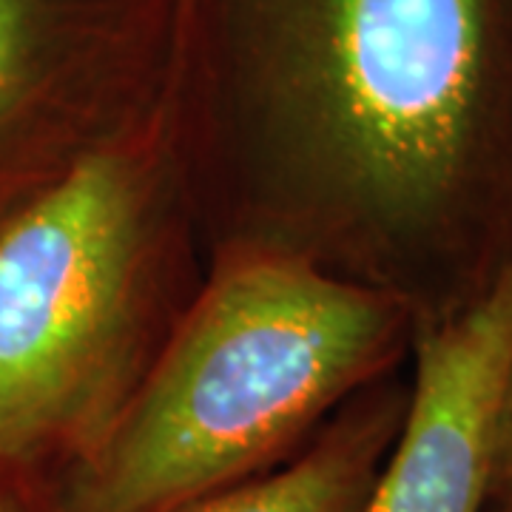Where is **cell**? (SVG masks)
<instances>
[{"mask_svg":"<svg viewBox=\"0 0 512 512\" xmlns=\"http://www.w3.org/2000/svg\"><path fill=\"white\" fill-rule=\"evenodd\" d=\"M171 140L205 259H291L416 330L512 265L501 0H185Z\"/></svg>","mask_w":512,"mask_h":512,"instance_id":"1","label":"cell"},{"mask_svg":"<svg viewBox=\"0 0 512 512\" xmlns=\"http://www.w3.org/2000/svg\"><path fill=\"white\" fill-rule=\"evenodd\" d=\"M402 302L291 259H208L120 419L55 478L60 512H174L291 461L362 387L402 370Z\"/></svg>","mask_w":512,"mask_h":512,"instance_id":"2","label":"cell"},{"mask_svg":"<svg viewBox=\"0 0 512 512\" xmlns=\"http://www.w3.org/2000/svg\"><path fill=\"white\" fill-rule=\"evenodd\" d=\"M171 117L0 228V461L60 476L103 441L205 279Z\"/></svg>","mask_w":512,"mask_h":512,"instance_id":"3","label":"cell"},{"mask_svg":"<svg viewBox=\"0 0 512 512\" xmlns=\"http://www.w3.org/2000/svg\"><path fill=\"white\" fill-rule=\"evenodd\" d=\"M185 0H0V228L171 117Z\"/></svg>","mask_w":512,"mask_h":512,"instance_id":"4","label":"cell"},{"mask_svg":"<svg viewBox=\"0 0 512 512\" xmlns=\"http://www.w3.org/2000/svg\"><path fill=\"white\" fill-rule=\"evenodd\" d=\"M512 353V265L470 308L413 336L402 430L362 512H481Z\"/></svg>","mask_w":512,"mask_h":512,"instance_id":"5","label":"cell"},{"mask_svg":"<svg viewBox=\"0 0 512 512\" xmlns=\"http://www.w3.org/2000/svg\"><path fill=\"white\" fill-rule=\"evenodd\" d=\"M410 379L402 370L362 387L291 461L174 512H362L402 430Z\"/></svg>","mask_w":512,"mask_h":512,"instance_id":"6","label":"cell"},{"mask_svg":"<svg viewBox=\"0 0 512 512\" xmlns=\"http://www.w3.org/2000/svg\"><path fill=\"white\" fill-rule=\"evenodd\" d=\"M0 512H60L55 476L20 461H0Z\"/></svg>","mask_w":512,"mask_h":512,"instance_id":"7","label":"cell"},{"mask_svg":"<svg viewBox=\"0 0 512 512\" xmlns=\"http://www.w3.org/2000/svg\"><path fill=\"white\" fill-rule=\"evenodd\" d=\"M512 498V353L501 404H498V424H495L493 476H490V504Z\"/></svg>","mask_w":512,"mask_h":512,"instance_id":"8","label":"cell"},{"mask_svg":"<svg viewBox=\"0 0 512 512\" xmlns=\"http://www.w3.org/2000/svg\"><path fill=\"white\" fill-rule=\"evenodd\" d=\"M493 512H512V498H507V501H495Z\"/></svg>","mask_w":512,"mask_h":512,"instance_id":"9","label":"cell"}]
</instances>
